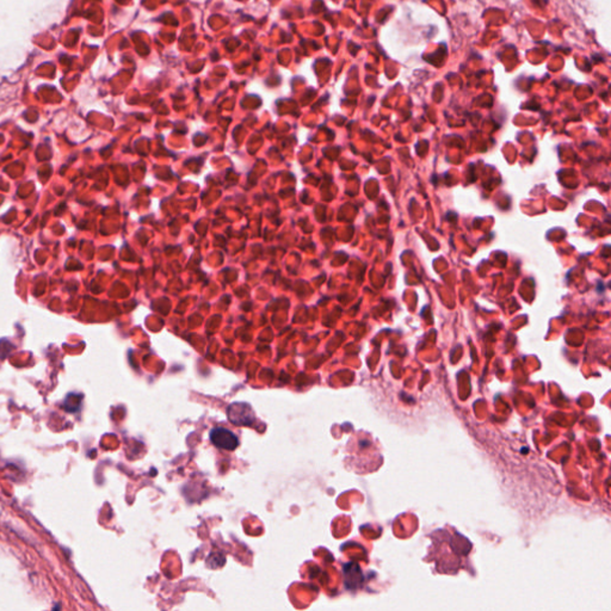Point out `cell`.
<instances>
[{"label":"cell","instance_id":"obj_1","mask_svg":"<svg viewBox=\"0 0 611 611\" xmlns=\"http://www.w3.org/2000/svg\"><path fill=\"white\" fill-rule=\"evenodd\" d=\"M350 467L357 473H369L376 469L382 462L380 450L369 435L358 434L347 443Z\"/></svg>","mask_w":611,"mask_h":611},{"label":"cell","instance_id":"obj_2","mask_svg":"<svg viewBox=\"0 0 611 611\" xmlns=\"http://www.w3.org/2000/svg\"><path fill=\"white\" fill-rule=\"evenodd\" d=\"M210 440H212L213 444L216 446V448H220V449H224V450H234V449L238 448L239 445V440H238V437L233 434L232 431L227 429H222V427H218V429H213L212 432H210Z\"/></svg>","mask_w":611,"mask_h":611}]
</instances>
